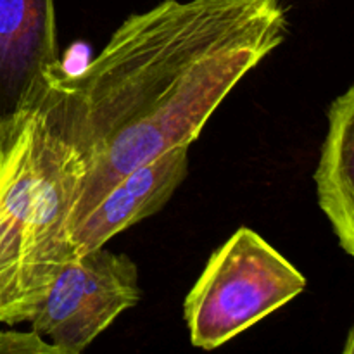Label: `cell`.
Masks as SVG:
<instances>
[{
    "instance_id": "1",
    "label": "cell",
    "mask_w": 354,
    "mask_h": 354,
    "mask_svg": "<svg viewBox=\"0 0 354 354\" xmlns=\"http://www.w3.org/2000/svg\"><path fill=\"white\" fill-rule=\"evenodd\" d=\"M287 33L282 0H161L127 17L82 71L62 69L73 131L86 159L69 239L128 171L192 145Z\"/></svg>"
},
{
    "instance_id": "2",
    "label": "cell",
    "mask_w": 354,
    "mask_h": 354,
    "mask_svg": "<svg viewBox=\"0 0 354 354\" xmlns=\"http://www.w3.org/2000/svg\"><path fill=\"white\" fill-rule=\"evenodd\" d=\"M85 176L59 66L0 124V325L30 322L75 256L69 228Z\"/></svg>"
},
{
    "instance_id": "3",
    "label": "cell",
    "mask_w": 354,
    "mask_h": 354,
    "mask_svg": "<svg viewBox=\"0 0 354 354\" xmlns=\"http://www.w3.org/2000/svg\"><path fill=\"white\" fill-rule=\"evenodd\" d=\"M303 273L258 232L242 227L211 254L187 294L183 318L192 346L220 348L296 299Z\"/></svg>"
},
{
    "instance_id": "4",
    "label": "cell",
    "mask_w": 354,
    "mask_h": 354,
    "mask_svg": "<svg viewBox=\"0 0 354 354\" xmlns=\"http://www.w3.org/2000/svg\"><path fill=\"white\" fill-rule=\"evenodd\" d=\"M140 297L133 259L102 245L66 261L28 324L62 354H80Z\"/></svg>"
},
{
    "instance_id": "5",
    "label": "cell",
    "mask_w": 354,
    "mask_h": 354,
    "mask_svg": "<svg viewBox=\"0 0 354 354\" xmlns=\"http://www.w3.org/2000/svg\"><path fill=\"white\" fill-rule=\"evenodd\" d=\"M59 66L54 0H0V124L24 109Z\"/></svg>"
},
{
    "instance_id": "6",
    "label": "cell",
    "mask_w": 354,
    "mask_h": 354,
    "mask_svg": "<svg viewBox=\"0 0 354 354\" xmlns=\"http://www.w3.org/2000/svg\"><path fill=\"white\" fill-rule=\"evenodd\" d=\"M189 151L190 145H180L128 171L71 232L73 254L102 248L159 213L187 178Z\"/></svg>"
},
{
    "instance_id": "7",
    "label": "cell",
    "mask_w": 354,
    "mask_h": 354,
    "mask_svg": "<svg viewBox=\"0 0 354 354\" xmlns=\"http://www.w3.org/2000/svg\"><path fill=\"white\" fill-rule=\"evenodd\" d=\"M318 204L341 248L354 259V85L332 102L315 171Z\"/></svg>"
},
{
    "instance_id": "8",
    "label": "cell",
    "mask_w": 354,
    "mask_h": 354,
    "mask_svg": "<svg viewBox=\"0 0 354 354\" xmlns=\"http://www.w3.org/2000/svg\"><path fill=\"white\" fill-rule=\"evenodd\" d=\"M0 354H62V351L35 330H2Z\"/></svg>"
},
{
    "instance_id": "9",
    "label": "cell",
    "mask_w": 354,
    "mask_h": 354,
    "mask_svg": "<svg viewBox=\"0 0 354 354\" xmlns=\"http://www.w3.org/2000/svg\"><path fill=\"white\" fill-rule=\"evenodd\" d=\"M342 351H344V354H354V328L349 332L348 341H346L344 349H342Z\"/></svg>"
}]
</instances>
